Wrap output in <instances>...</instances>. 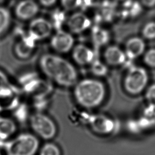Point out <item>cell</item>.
Listing matches in <instances>:
<instances>
[{
    "instance_id": "1",
    "label": "cell",
    "mask_w": 155,
    "mask_h": 155,
    "mask_svg": "<svg viewBox=\"0 0 155 155\" xmlns=\"http://www.w3.org/2000/svg\"><path fill=\"white\" fill-rule=\"evenodd\" d=\"M39 67L43 73L59 85L71 87L78 81V73L71 63L58 55L47 53L39 60Z\"/></svg>"
},
{
    "instance_id": "2",
    "label": "cell",
    "mask_w": 155,
    "mask_h": 155,
    "mask_svg": "<svg viewBox=\"0 0 155 155\" xmlns=\"http://www.w3.org/2000/svg\"><path fill=\"white\" fill-rule=\"evenodd\" d=\"M74 96L76 102L82 107L94 108L99 106L105 98V85L97 79H84L75 84Z\"/></svg>"
},
{
    "instance_id": "3",
    "label": "cell",
    "mask_w": 155,
    "mask_h": 155,
    "mask_svg": "<svg viewBox=\"0 0 155 155\" xmlns=\"http://www.w3.org/2000/svg\"><path fill=\"white\" fill-rule=\"evenodd\" d=\"M7 155H34L39 147V140L31 134H21L13 139L4 143Z\"/></svg>"
},
{
    "instance_id": "4",
    "label": "cell",
    "mask_w": 155,
    "mask_h": 155,
    "mask_svg": "<svg viewBox=\"0 0 155 155\" xmlns=\"http://www.w3.org/2000/svg\"><path fill=\"white\" fill-rule=\"evenodd\" d=\"M30 125L34 132L44 139L53 138L56 133V127L54 122L47 116L37 113L31 116Z\"/></svg>"
},
{
    "instance_id": "5",
    "label": "cell",
    "mask_w": 155,
    "mask_h": 155,
    "mask_svg": "<svg viewBox=\"0 0 155 155\" xmlns=\"http://www.w3.org/2000/svg\"><path fill=\"white\" fill-rule=\"evenodd\" d=\"M148 82V74L145 69L141 67H132L130 68L125 81L124 87L131 94L140 93Z\"/></svg>"
},
{
    "instance_id": "6",
    "label": "cell",
    "mask_w": 155,
    "mask_h": 155,
    "mask_svg": "<svg viewBox=\"0 0 155 155\" xmlns=\"http://www.w3.org/2000/svg\"><path fill=\"white\" fill-rule=\"evenodd\" d=\"M53 26L50 21L44 18L33 19L28 25V34L36 41L48 38L51 33Z\"/></svg>"
},
{
    "instance_id": "7",
    "label": "cell",
    "mask_w": 155,
    "mask_h": 155,
    "mask_svg": "<svg viewBox=\"0 0 155 155\" xmlns=\"http://www.w3.org/2000/svg\"><path fill=\"white\" fill-rule=\"evenodd\" d=\"M74 43V40L73 36L62 30H57L50 41L51 48L54 51L61 53L70 51L73 48Z\"/></svg>"
},
{
    "instance_id": "8",
    "label": "cell",
    "mask_w": 155,
    "mask_h": 155,
    "mask_svg": "<svg viewBox=\"0 0 155 155\" xmlns=\"http://www.w3.org/2000/svg\"><path fill=\"white\" fill-rule=\"evenodd\" d=\"M66 23L69 30L76 34L86 31L91 25L90 18L82 12H76L72 14L67 19Z\"/></svg>"
},
{
    "instance_id": "9",
    "label": "cell",
    "mask_w": 155,
    "mask_h": 155,
    "mask_svg": "<svg viewBox=\"0 0 155 155\" xmlns=\"http://www.w3.org/2000/svg\"><path fill=\"white\" fill-rule=\"evenodd\" d=\"M38 12L39 6L33 0L21 1L15 8V15L22 20H28L34 18Z\"/></svg>"
},
{
    "instance_id": "10",
    "label": "cell",
    "mask_w": 155,
    "mask_h": 155,
    "mask_svg": "<svg viewBox=\"0 0 155 155\" xmlns=\"http://www.w3.org/2000/svg\"><path fill=\"white\" fill-rule=\"evenodd\" d=\"M72 57L78 64L86 65L90 64L95 59V54L90 48L81 44L73 47Z\"/></svg>"
},
{
    "instance_id": "11",
    "label": "cell",
    "mask_w": 155,
    "mask_h": 155,
    "mask_svg": "<svg viewBox=\"0 0 155 155\" xmlns=\"http://www.w3.org/2000/svg\"><path fill=\"white\" fill-rule=\"evenodd\" d=\"M36 40L28 33L23 36L21 40L18 42L14 47L15 54L20 59H27L32 53L35 47Z\"/></svg>"
},
{
    "instance_id": "12",
    "label": "cell",
    "mask_w": 155,
    "mask_h": 155,
    "mask_svg": "<svg viewBox=\"0 0 155 155\" xmlns=\"http://www.w3.org/2000/svg\"><path fill=\"white\" fill-rule=\"evenodd\" d=\"M104 58L108 64L116 66L124 64L127 56L125 53L119 47L116 45H110L105 49Z\"/></svg>"
},
{
    "instance_id": "13",
    "label": "cell",
    "mask_w": 155,
    "mask_h": 155,
    "mask_svg": "<svg viewBox=\"0 0 155 155\" xmlns=\"http://www.w3.org/2000/svg\"><path fill=\"white\" fill-rule=\"evenodd\" d=\"M116 6L114 2L108 0H105L102 2L99 3V11L96 18L99 21H111L116 13Z\"/></svg>"
},
{
    "instance_id": "14",
    "label": "cell",
    "mask_w": 155,
    "mask_h": 155,
    "mask_svg": "<svg viewBox=\"0 0 155 155\" xmlns=\"http://www.w3.org/2000/svg\"><path fill=\"white\" fill-rule=\"evenodd\" d=\"M143 41L139 38H132L126 43L125 54L129 59H134L140 55L144 50Z\"/></svg>"
},
{
    "instance_id": "15",
    "label": "cell",
    "mask_w": 155,
    "mask_h": 155,
    "mask_svg": "<svg viewBox=\"0 0 155 155\" xmlns=\"http://www.w3.org/2000/svg\"><path fill=\"white\" fill-rule=\"evenodd\" d=\"M91 37L94 47L98 48L107 44L110 40L109 32L99 25H94L92 27Z\"/></svg>"
},
{
    "instance_id": "16",
    "label": "cell",
    "mask_w": 155,
    "mask_h": 155,
    "mask_svg": "<svg viewBox=\"0 0 155 155\" xmlns=\"http://www.w3.org/2000/svg\"><path fill=\"white\" fill-rule=\"evenodd\" d=\"M91 125L94 130L102 133L111 132L114 127L113 120L103 116H96L91 119Z\"/></svg>"
},
{
    "instance_id": "17",
    "label": "cell",
    "mask_w": 155,
    "mask_h": 155,
    "mask_svg": "<svg viewBox=\"0 0 155 155\" xmlns=\"http://www.w3.org/2000/svg\"><path fill=\"white\" fill-rule=\"evenodd\" d=\"M16 130L15 122L6 117H0V140L8 139Z\"/></svg>"
},
{
    "instance_id": "18",
    "label": "cell",
    "mask_w": 155,
    "mask_h": 155,
    "mask_svg": "<svg viewBox=\"0 0 155 155\" xmlns=\"http://www.w3.org/2000/svg\"><path fill=\"white\" fill-rule=\"evenodd\" d=\"M11 13L8 8L0 5V36L8 30L11 23Z\"/></svg>"
},
{
    "instance_id": "19",
    "label": "cell",
    "mask_w": 155,
    "mask_h": 155,
    "mask_svg": "<svg viewBox=\"0 0 155 155\" xmlns=\"http://www.w3.org/2000/svg\"><path fill=\"white\" fill-rule=\"evenodd\" d=\"M91 72L97 76H104L108 73V68L102 61L95 59L91 64Z\"/></svg>"
},
{
    "instance_id": "20",
    "label": "cell",
    "mask_w": 155,
    "mask_h": 155,
    "mask_svg": "<svg viewBox=\"0 0 155 155\" xmlns=\"http://www.w3.org/2000/svg\"><path fill=\"white\" fill-rule=\"evenodd\" d=\"M123 8L124 10L122 11V14L124 16H135L139 15L142 10V7L140 4L137 1H133V0L127 5L123 7Z\"/></svg>"
},
{
    "instance_id": "21",
    "label": "cell",
    "mask_w": 155,
    "mask_h": 155,
    "mask_svg": "<svg viewBox=\"0 0 155 155\" xmlns=\"http://www.w3.org/2000/svg\"><path fill=\"white\" fill-rule=\"evenodd\" d=\"M66 21V16L63 12L61 10H56L53 13L51 23L53 27L56 28L57 30H61V28L62 25Z\"/></svg>"
},
{
    "instance_id": "22",
    "label": "cell",
    "mask_w": 155,
    "mask_h": 155,
    "mask_svg": "<svg viewBox=\"0 0 155 155\" xmlns=\"http://www.w3.org/2000/svg\"><path fill=\"white\" fill-rule=\"evenodd\" d=\"M39 155H61V151L55 144L47 143L42 146L40 150Z\"/></svg>"
},
{
    "instance_id": "23",
    "label": "cell",
    "mask_w": 155,
    "mask_h": 155,
    "mask_svg": "<svg viewBox=\"0 0 155 155\" xmlns=\"http://www.w3.org/2000/svg\"><path fill=\"white\" fill-rule=\"evenodd\" d=\"M61 5L67 10H73L81 7L82 0H61Z\"/></svg>"
},
{
    "instance_id": "24",
    "label": "cell",
    "mask_w": 155,
    "mask_h": 155,
    "mask_svg": "<svg viewBox=\"0 0 155 155\" xmlns=\"http://www.w3.org/2000/svg\"><path fill=\"white\" fill-rule=\"evenodd\" d=\"M143 36L148 39L155 38V22H150L147 23L143 29Z\"/></svg>"
},
{
    "instance_id": "25",
    "label": "cell",
    "mask_w": 155,
    "mask_h": 155,
    "mask_svg": "<svg viewBox=\"0 0 155 155\" xmlns=\"http://www.w3.org/2000/svg\"><path fill=\"white\" fill-rule=\"evenodd\" d=\"M145 62L151 67H155V49L148 50L144 58Z\"/></svg>"
},
{
    "instance_id": "26",
    "label": "cell",
    "mask_w": 155,
    "mask_h": 155,
    "mask_svg": "<svg viewBox=\"0 0 155 155\" xmlns=\"http://www.w3.org/2000/svg\"><path fill=\"white\" fill-rule=\"evenodd\" d=\"M147 99L152 104H155V84L151 85L146 92Z\"/></svg>"
},
{
    "instance_id": "27",
    "label": "cell",
    "mask_w": 155,
    "mask_h": 155,
    "mask_svg": "<svg viewBox=\"0 0 155 155\" xmlns=\"http://www.w3.org/2000/svg\"><path fill=\"white\" fill-rule=\"evenodd\" d=\"M10 85L11 84L7 75L4 72L0 70V90Z\"/></svg>"
},
{
    "instance_id": "28",
    "label": "cell",
    "mask_w": 155,
    "mask_h": 155,
    "mask_svg": "<svg viewBox=\"0 0 155 155\" xmlns=\"http://www.w3.org/2000/svg\"><path fill=\"white\" fill-rule=\"evenodd\" d=\"M98 3L97 0H82L81 7L84 8H90Z\"/></svg>"
},
{
    "instance_id": "29",
    "label": "cell",
    "mask_w": 155,
    "mask_h": 155,
    "mask_svg": "<svg viewBox=\"0 0 155 155\" xmlns=\"http://www.w3.org/2000/svg\"><path fill=\"white\" fill-rule=\"evenodd\" d=\"M57 0H39L41 5L44 7H50L53 5Z\"/></svg>"
},
{
    "instance_id": "30",
    "label": "cell",
    "mask_w": 155,
    "mask_h": 155,
    "mask_svg": "<svg viewBox=\"0 0 155 155\" xmlns=\"http://www.w3.org/2000/svg\"><path fill=\"white\" fill-rule=\"evenodd\" d=\"M132 0H114L115 4L117 5H122V7H124L127 5L128 3H130Z\"/></svg>"
},
{
    "instance_id": "31",
    "label": "cell",
    "mask_w": 155,
    "mask_h": 155,
    "mask_svg": "<svg viewBox=\"0 0 155 155\" xmlns=\"http://www.w3.org/2000/svg\"><path fill=\"white\" fill-rule=\"evenodd\" d=\"M142 3L148 7H151L155 5V0H141Z\"/></svg>"
},
{
    "instance_id": "32",
    "label": "cell",
    "mask_w": 155,
    "mask_h": 155,
    "mask_svg": "<svg viewBox=\"0 0 155 155\" xmlns=\"http://www.w3.org/2000/svg\"><path fill=\"white\" fill-rule=\"evenodd\" d=\"M0 155H1V154H0Z\"/></svg>"
}]
</instances>
